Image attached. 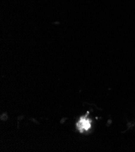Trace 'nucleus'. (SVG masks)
<instances>
[{
  "label": "nucleus",
  "mask_w": 135,
  "mask_h": 152,
  "mask_svg": "<svg viewBox=\"0 0 135 152\" xmlns=\"http://www.w3.org/2000/svg\"><path fill=\"white\" fill-rule=\"evenodd\" d=\"M77 126L78 130L81 133H82L84 131H88L91 128V121L87 118V116H81L77 123Z\"/></svg>",
  "instance_id": "nucleus-1"
}]
</instances>
